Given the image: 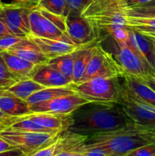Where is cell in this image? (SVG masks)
Wrapping results in <instances>:
<instances>
[{
    "label": "cell",
    "mask_w": 155,
    "mask_h": 156,
    "mask_svg": "<svg viewBox=\"0 0 155 156\" xmlns=\"http://www.w3.org/2000/svg\"><path fill=\"white\" fill-rule=\"evenodd\" d=\"M8 117H12L5 114L4 112H2V111L0 110V118H8Z\"/></svg>",
    "instance_id": "45"
},
{
    "label": "cell",
    "mask_w": 155,
    "mask_h": 156,
    "mask_svg": "<svg viewBox=\"0 0 155 156\" xmlns=\"http://www.w3.org/2000/svg\"><path fill=\"white\" fill-rule=\"evenodd\" d=\"M89 2L90 0H66L65 17L81 16L82 12Z\"/></svg>",
    "instance_id": "32"
},
{
    "label": "cell",
    "mask_w": 155,
    "mask_h": 156,
    "mask_svg": "<svg viewBox=\"0 0 155 156\" xmlns=\"http://www.w3.org/2000/svg\"><path fill=\"white\" fill-rule=\"evenodd\" d=\"M0 110L10 117H21L31 113L27 101L18 98L5 89H0Z\"/></svg>",
    "instance_id": "16"
},
{
    "label": "cell",
    "mask_w": 155,
    "mask_h": 156,
    "mask_svg": "<svg viewBox=\"0 0 155 156\" xmlns=\"http://www.w3.org/2000/svg\"><path fill=\"white\" fill-rule=\"evenodd\" d=\"M0 53L9 69L19 81L33 79L41 67L9 52H0Z\"/></svg>",
    "instance_id": "15"
},
{
    "label": "cell",
    "mask_w": 155,
    "mask_h": 156,
    "mask_svg": "<svg viewBox=\"0 0 155 156\" xmlns=\"http://www.w3.org/2000/svg\"><path fill=\"white\" fill-rule=\"evenodd\" d=\"M153 43H154V44H155V42H153Z\"/></svg>",
    "instance_id": "50"
},
{
    "label": "cell",
    "mask_w": 155,
    "mask_h": 156,
    "mask_svg": "<svg viewBox=\"0 0 155 156\" xmlns=\"http://www.w3.org/2000/svg\"><path fill=\"white\" fill-rule=\"evenodd\" d=\"M123 85L143 101L155 107V91L138 78L125 76Z\"/></svg>",
    "instance_id": "20"
},
{
    "label": "cell",
    "mask_w": 155,
    "mask_h": 156,
    "mask_svg": "<svg viewBox=\"0 0 155 156\" xmlns=\"http://www.w3.org/2000/svg\"><path fill=\"white\" fill-rule=\"evenodd\" d=\"M152 143H155V132L132 123L115 130L90 136L84 146L100 148L108 156H121Z\"/></svg>",
    "instance_id": "2"
},
{
    "label": "cell",
    "mask_w": 155,
    "mask_h": 156,
    "mask_svg": "<svg viewBox=\"0 0 155 156\" xmlns=\"http://www.w3.org/2000/svg\"><path fill=\"white\" fill-rule=\"evenodd\" d=\"M90 1H91V0H90Z\"/></svg>",
    "instance_id": "51"
},
{
    "label": "cell",
    "mask_w": 155,
    "mask_h": 156,
    "mask_svg": "<svg viewBox=\"0 0 155 156\" xmlns=\"http://www.w3.org/2000/svg\"><path fill=\"white\" fill-rule=\"evenodd\" d=\"M83 156H108L103 149L97 147H88L84 145L81 149Z\"/></svg>",
    "instance_id": "37"
},
{
    "label": "cell",
    "mask_w": 155,
    "mask_h": 156,
    "mask_svg": "<svg viewBox=\"0 0 155 156\" xmlns=\"http://www.w3.org/2000/svg\"><path fill=\"white\" fill-rule=\"evenodd\" d=\"M109 36L115 42L127 44L130 38V29L128 27H119L113 30Z\"/></svg>",
    "instance_id": "34"
},
{
    "label": "cell",
    "mask_w": 155,
    "mask_h": 156,
    "mask_svg": "<svg viewBox=\"0 0 155 156\" xmlns=\"http://www.w3.org/2000/svg\"><path fill=\"white\" fill-rule=\"evenodd\" d=\"M152 0H128V6L132 7V6L142 5Z\"/></svg>",
    "instance_id": "42"
},
{
    "label": "cell",
    "mask_w": 155,
    "mask_h": 156,
    "mask_svg": "<svg viewBox=\"0 0 155 156\" xmlns=\"http://www.w3.org/2000/svg\"><path fill=\"white\" fill-rule=\"evenodd\" d=\"M121 156H126V155H121Z\"/></svg>",
    "instance_id": "49"
},
{
    "label": "cell",
    "mask_w": 155,
    "mask_h": 156,
    "mask_svg": "<svg viewBox=\"0 0 155 156\" xmlns=\"http://www.w3.org/2000/svg\"><path fill=\"white\" fill-rule=\"evenodd\" d=\"M142 5H144V6H153V5H155V0H152V1L149 2H147V3H146V4Z\"/></svg>",
    "instance_id": "46"
},
{
    "label": "cell",
    "mask_w": 155,
    "mask_h": 156,
    "mask_svg": "<svg viewBox=\"0 0 155 156\" xmlns=\"http://www.w3.org/2000/svg\"><path fill=\"white\" fill-rule=\"evenodd\" d=\"M69 156H83L81 152H74L73 153H71Z\"/></svg>",
    "instance_id": "47"
},
{
    "label": "cell",
    "mask_w": 155,
    "mask_h": 156,
    "mask_svg": "<svg viewBox=\"0 0 155 156\" xmlns=\"http://www.w3.org/2000/svg\"><path fill=\"white\" fill-rule=\"evenodd\" d=\"M24 117L50 130L56 132L67 130L72 123L70 114L62 115L45 112H31L24 115Z\"/></svg>",
    "instance_id": "14"
},
{
    "label": "cell",
    "mask_w": 155,
    "mask_h": 156,
    "mask_svg": "<svg viewBox=\"0 0 155 156\" xmlns=\"http://www.w3.org/2000/svg\"><path fill=\"white\" fill-rule=\"evenodd\" d=\"M27 37L15 36V35L9 34L0 37V52L8 51L17 47L24 43L27 40Z\"/></svg>",
    "instance_id": "33"
},
{
    "label": "cell",
    "mask_w": 155,
    "mask_h": 156,
    "mask_svg": "<svg viewBox=\"0 0 155 156\" xmlns=\"http://www.w3.org/2000/svg\"><path fill=\"white\" fill-rule=\"evenodd\" d=\"M128 6V0H91L82 12L84 18L106 11L124 9Z\"/></svg>",
    "instance_id": "22"
},
{
    "label": "cell",
    "mask_w": 155,
    "mask_h": 156,
    "mask_svg": "<svg viewBox=\"0 0 155 156\" xmlns=\"http://www.w3.org/2000/svg\"><path fill=\"white\" fill-rule=\"evenodd\" d=\"M2 2L0 0V6H1ZM9 34H12L9 32V30H8L7 27H5V24L2 22L1 18H0V37L3 36H5V35H9Z\"/></svg>",
    "instance_id": "43"
},
{
    "label": "cell",
    "mask_w": 155,
    "mask_h": 156,
    "mask_svg": "<svg viewBox=\"0 0 155 156\" xmlns=\"http://www.w3.org/2000/svg\"><path fill=\"white\" fill-rule=\"evenodd\" d=\"M91 102L78 94H72L55 98L46 101L30 105L31 112H45L68 115L81 105Z\"/></svg>",
    "instance_id": "8"
},
{
    "label": "cell",
    "mask_w": 155,
    "mask_h": 156,
    "mask_svg": "<svg viewBox=\"0 0 155 156\" xmlns=\"http://www.w3.org/2000/svg\"><path fill=\"white\" fill-rule=\"evenodd\" d=\"M141 79L142 82H144V83L147 84L150 88H151L153 91H155V76H153L151 74H148L147 76H144V77L141 78Z\"/></svg>",
    "instance_id": "38"
},
{
    "label": "cell",
    "mask_w": 155,
    "mask_h": 156,
    "mask_svg": "<svg viewBox=\"0 0 155 156\" xmlns=\"http://www.w3.org/2000/svg\"><path fill=\"white\" fill-rule=\"evenodd\" d=\"M56 140L28 156H54L56 148Z\"/></svg>",
    "instance_id": "36"
},
{
    "label": "cell",
    "mask_w": 155,
    "mask_h": 156,
    "mask_svg": "<svg viewBox=\"0 0 155 156\" xmlns=\"http://www.w3.org/2000/svg\"><path fill=\"white\" fill-rule=\"evenodd\" d=\"M62 132H27L5 129L0 131V137L28 156L56 141Z\"/></svg>",
    "instance_id": "4"
},
{
    "label": "cell",
    "mask_w": 155,
    "mask_h": 156,
    "mask_svg": "<svg viewBox=\"0 0 155 156\" xmlns=\"http://www.w3.org/2000/svg\"><path fill=\"white\" fill-rule=\"evenodd\" d=\"M29 39L50 59L62 55L74 53L81 47L65 41L50 39L48 37L29 36Z\"/></svg>",
    "instance_id": "13"
},
{
    "label": "cell",
    "mask_w": 155,
    "mask_h": 156,
    "mask_svg": "<svg viewBox=\"0 0 155 156\" xmlns=\"http://www.w3.org/2000/svg\"><path fill=\"white\" fill-rule=\"evenodd\" d=\"M36 7L18 2H2L0 6V18L12 34L28 38L31 35L29 25L28 15Z\"/></svg>",
    "instance_id": "7"
},
{
    "label": "cell",
    "mask_w": 155,
    "mask_h": 156,
    "mask_svg": "<svg viewBox=\"0 0 155 156\" xmlns=\"http://www.w3.org/2000/svg\"><path fill=\"white\" fill-rule=\"evenodd\" d=\"M93 46V45H92ZM92 46L81 47L73 53L74 65H73V84L81 82L86 72L87 66L90 60Z\"/></svg>",
    "instance_id": "24"
},
{
    "label": "cell",
    "mask_w": 155,
    "mask_h": 156,
    "mask_svg": "<svg viewBox=\"0 0 155 156\" xmlns=\"http://www.w3.org/2000/svg\"><path fill=\"white\" fill-rule=\"evenodd\" d=\"M28 19L31 35L41 37H47L43 24L41 13L38 7L34 8L30 11L28 15Z\"/></svg>",
    "instance_id": "28"
},
{
    "label": "cell",
    "mask_w": 155,
    "mask_h": 156,
    "mask_svg": "<svg viewBox=\"0 0 155 156\" xmlns=\"http://www.w3.org/2000/svg\"><path fill=\"white\" fill-rule=\"evenodd\" d=\"M88 138V136L76 133L68 129L63 131L56 140L55 155L60 152H80Z\"/></svg>",
    "instance_id": "19"
},
{
    "label": "cell",
    "mask_w": 155,
    "mask_h": 156,
    "mask_svg": "<svg viewBox=\"0 0 155 156\" xmlns=\"http://www.w3.org/2000/svg\"><path fill=\"white\" fill-rule=\"evenodd\" d=\"M44 88L43 85L36 82L33 79H28L18 81L5 90L26 101L32 94Z\"/></svg>",
    "instance_id": "25"
},
{
    "label": "cell",
    "mask_w": 155,
    "mask_h": 156,
    "mask_svg": "<svg viewBox=\"0 0 155 156\" xmlns=\"http://www.w3.org/2000/svg\"><path fill=\"white\" fill-rule=\"evenodd\" d=\"M76 93L91 101L119 103L123 85L119 77H95L85 82L72 84Z\"/></svg>",
    "instance_id": "3"
},
{
    "label": "cell",
    "mask_w": 155,
    "mask_h": 156,
    "mask_svg": "<svg viewBox=\"0 0 155 156\" xmlns=\"http://www.w3.org/2000/svg\"><path fill=\"white\" fill-rule=\"evenodd\" d=\"M41 13L43 24L46 37L50 39L65 41L71 43L66 26V17L54 15L37 6Z\"/></svg>",
    "instance_id": "12"
},
{
    "label": "cell",
    "mask_w": 155,
    "mask_h": 156,
    "mask_svg": "<svg viewBox=\"0 0 155 156\" xmlns=\"http://www.w3.org/2000/svg\"><path fill=\"white\" fill-rule=\"evenodd\" d=\"M66 26L70 40L79 47L92 46L100 33L87 18L82 16H67Z\"/></svg>",
    "instance_id": "10"
},
{
    "label": "cell",
    "mask_w": 155,
    "mask_h": 156,
    "mask_svg": "<svg viewBox=\"0 0 155 156\" xmlns=\"http://www.w3.org/2000/svg\"><path fill=\"white\" fill-rule=\"evenodd\" d=\"M0 156H27L21 149H13L5 152H0Z\"/></svg>",
    "instance_id": "40"
},
{
    "label": "cell",
    "mask_w": 155,
    "mask_h": 156,
    "mask_svg": "<svg viewBox=\"0 0 155 156\" xmlns=\"http://www.w3.org/2000/svg\"><path fill=\"white\" fill-rule=\"evenodd\" d=\"M48 65L52 68L58 70L67 79L72 82L73 65H74L73 53L62 55L58 57L51 59Z\"/></svg>",
    "instance_id": "26"
},
{
    "label": "cell",
    "mask_w": 155,
    "mask_h": 156,
    "mask_svg": "<svg viewBox=\"0 0 155 156\" xmlns=\"http://www.w3.org/2000/svg\"><path fill=\"white\" fill-rule=\"evenodd\" d=\"M6 52L16 55L40 66L48 65L50 61V58L47 57L29 38L17 47Z\"/></svg>",
    "instance_id": "17"
},
{
    "label": "cell",
    "mask_w": 155,
    "mask_h": 156,
    "mask_svg": "<svg viewBox=\"0 0 155 156\" xmlns=\"http://www.w3.org/2000/svg\"><path fill=\"white\" fill-rule=\"evenodd\" d=\"M72 94H76V91L72 88V85L69 86L44 88L32 94L26 101L29 105H32L50 101L55 98Z\"/></svg>",
    "instance_id": "23"
},
{
    "label": "cell",
    "mask_w": 155,
    "mask_h": 156,
    "mask_svg": "<svg viewBox=\"0 0 155 156\" xmlns=\"http://www.w3.org/2000/svg\"><path fill=\"white\" fill-rule=\"evenodd\" d=\"M14 1L23 3V4L33 6V7H37L41 0H14Z\"/></svg>",
    "instance_id": "44"
},
{
    "label": "cell",
    "mask_w": 155,
    "mask_h": 156,
    "mask_svg": "<svg viewBox=\"0 0 155 156\" xmlns=\"http://www.w3.org/2000/svg\"><path fill=\"white\" fill-rule=\"evenodd\" d=\"M114 44L115 51L113 56L124 70L125 76L141 79L150 74L148 67L132 47L125 43L114 41Z\"/></svg>",
    "instance_id": "9"
},
{
    "label": "cell",
    "mask_w": 155,
    "mask_h": 156,
    "mask_svg": "<svg viewBox=\"0 0 155 156\" xmlns=\"http://www.w3.org/2000/svg\"><path fill=\"white\" fill-rule=\"evenodd\" d=\"M126 156H155V143L138 148L129 152Z\"/></svg>",
    "instance_id": "35"
},
{
    "label": "cell",
    "mask_w": 155,
    "mask_h": 156,
    "mask_svg": "<svg viewBox=\"0 0 155 156\" xmlns=\"http://www.w3.org/2000/svg\"><path fill=\"white\" fill-rule=\"evenodd\" d=\"M136 41L138 50L143 60L150 69V74L155 76V54L151 40L142 34L132 29Z\"/></svg>",
    "instance_id": "21"
},
{
    "label": "cell",
    "mask_w": 155,
    "mask_h": 156,
    "mask_svg": "<svg viewBox=\"0 0 155 156\" xmlns=\"http://www.w3.org/2000/svg\"><path fill=\"white\" fill-rule=\"evenodd\" d=\"M17 149V148H15L13 146L10 145L5 140H4L0 137V152H5V151L11 150V149Z\"/></svg>",
    "instance_id": "41"
},
{
    "label": "cell",
    "mask_w": 155,
    "mask_h": 156,
    "mask_svg": "<svg viewBox=\"0 0 155 156\" xmlns=\"http://www.w3.org/2000/svg\"><path fill=\"white\" fill-rule=\"evenodd\" d=\"M38 6L50 13L65 17L66 0H41Z\"/></svg>",
    "instance_id": "29"
},
{
    "label": "cell",
    "mask_w": 155,
    "mask_h": 156,
    "mask_svg": "<svg viewBox=\"0 0 155 156\" xmlns=\"http://www.w3.org/2000/svg\"><path fill=\"white\" fill-rule=\"evenodd\" d=\"M125 12L127 16L144 18H155V5H140L132 6V7L127 6Z\"/></svg>",
    "instance_id": "31"
},
{
    "label": "cell",
    "mask_w": 155,
    "mask_h": 156,
    "mask_svg": "<svg viewBox=\"0 0 155 156\" xmlns=\"http://www.w3.org/2000/svg\"><path fill=\"white\" fill-rule=\"evenodd\" d=\"M6 129L18 131H27V132L56 133V131L50 130V129L37 124L36 123L33 122V120L24 117V115L17 117L15 121Z\"/></svg>",
    "instance_id": "27"
},
{
    "label": "cell",
    "mask_w": 155,
    "mask_h": 156,
    "mask_svg": "<svg viewBox=\"0 0 155 156\" xmlns=\"http://www.w3.org/2000/svg\"><path fill=\"white\" fill-rule=\"evenodd\" d=\"M152 42H153V41H152ZM153 50H154V54H155V44L153 42Z\"/></svg>",
    "instance_id": "48"
},
{
    "label": "cell",
    "mask_w": 155,
    "mask_h": 156,
    "mask_svg": "<svg viewBox=\"0 0 155 156\" xmlns=\"http://www.w3.org/2000/svg\"><path fill=\"white\" fill-rule=\"evenodd\" d=\"M119 104L132 123L155 132V107L141 101L124 85Z\"/></svg>",
    "instance_id": "6"
},
{
    "label": "cell",
    "mask_w": 155,
    "mask_h": 156,
    "mask_svg": "<svg viewBox=\"0 0 155 156\" xmlns=\"http://www.w3.org/2000/svg\"><path fill=\"white\" fill-rule=\"evenodd\" d=\"M68 130L90 136L120 129L132 122L119 103L91 101L81 105L71 114Z\"/></svg>",
    "instance_id": "1"
},
{
    "label": "cell",
    "mask_w": 155,
    "mask_h": 156,
    "mask_svg": "<svg viewBox=\"0 0 155 156\" xmlns=\"http://www.w3.org/2000/svg\"><path fill=\"white\" fill-rule=\"evenodd\" d=\"M18 117H12L8 118H0V131L9 127Z\"/></svg>",
    "instance_id": "39"
},
{
    "label": "cell",
    "mask_w": 155,
    "mask_h": 156,
    "mask_svg": "<svg viewBox=\"0 0 155 156\" xmlns=\"http://www.w3.org/2000/svg\"><path fill=\"white\" fill-rule=\"evenodd\" d=\"M18 81L9 69L0 53V89H6Z\"/></svg>",
    "instance_id": "30"
},
{
    "label": "cell",
    "mask_w": 155,
    "mask_h": 156,
    "mask_svg": "<svg viewBox=\"0 0 155 156\" xmlns=\"http://www.w3.org/2000/svg\"><path fill=\"white\" fill-rule=\"evenodd\" d=\"M125 72L112 53L105 50L100 44L91 47V54L81 82L95 77L123 78Z\"/></svg>",
    "instance_id": "5"
},
{
    "label": "cell",
    "mask_w": 155,
    "mask_h": 156,
    "mask_svg": "<svg viewBox=\"0 0 155 156\" xmlns=\"http://www.w3.org/2000/svg\"><path fill=\"white\" fill-rule=\"evenodd\" d=\"M33 79L45 88L69 86L73 84L71 80L49 65L41 66L34 75Z\"/></svg>",
    "instance_id": "18"
},
{
    "label": "cell",
    "mask_w": 155,
    "mask_h": 156,
    "mask_svg": "<svg viewBox=\"0 0 155 156\" xmlns=\"http://www.w3.org/2000/svg\"><path fill=\"white\" fill-rule=\"evenodd\" d=\"M125 10L126 9L106 11L86 17L85 18L93 24L100 34L101 32H105L108 36H109L115 29L127 27V15Z\"/></svg>",
    "instance_id": "11"
}]
</instances>
